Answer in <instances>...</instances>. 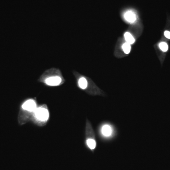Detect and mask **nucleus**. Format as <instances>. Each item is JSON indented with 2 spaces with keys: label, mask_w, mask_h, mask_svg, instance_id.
I'll return each instance as SVG.
<instances>
[{
  "label": "nucleus",
  "mask_w": 170,
  "mask_h": 170,
  "mask_svg": "<svg viewBox=\"0 0 170 170\" xmlns=\"http://www.w3.org/2000/svg\"><path fill=\"white\" fill-rule=\"evenodd\" d=\"M78 85L79 87L82 89H86L87 87L88 82L87 79L84 77H81L78 79Z\"/></svg>",
  "instance_id": "obj_6"
},
{
  "label": "nucleus",
  "mask_w": 170,
  "mask_h": 170,
  "mask_svg": "<svg viewBox=\"0 0 170 170\" xmlns=\"http://www.w3.org/2000/svg\"><path fill=\"white\" fill-rule=\"evenodd\" d=\"M102 134L106 137H109L113 133V129L112 127L108 124H105L102 127Z\"/></svg>",
  "instance_id": "obj_5"
},
{
  "label": "nucleus",
  "mask_w": 170,
  "mask_h": 170,
  "mask_svg": "<svg viewBox=\"0 0 170 170\" xmlns=\"http://www.w3.org/2000/svg\"><path fill=\"white\" fill-rule=\"evenodd\" d=\"M164 36L165 37L168 39H170V32L168 31H166L164 32Z\"/></svg>",
  "instance_id": "obj_11"
},
{
  "label": "nucleus",
  "mask_w": 170,
  "mask_h": 170,
  "mask_svg": "<svg viewBox=\"0 0 170 170\" xmlns=\"http://www.w3.org/2000/svg\"><path fill=\"white\" fill-rule=\"evenodd\" d=\"M131 49V44H128V43H125L122 45V49L126 54H129V53H130Z\"/></svg>",
  "instance_id": "obj_9"
},
{
  "label": "nucleus",
  "mask_w": 170,
  "mask_h": 170,
  "mask_svg": "<svg viewBox=\"0 0 170 170\" xmlns=\"http://www.w3.org/2000/svg\"><path fill=\"white\" fill-rule=\"evenodd\" d=\"M123 15L125 21L129 23H134L137 20V14L136 11L134 9H127L126 11H124Z\"/></svg>",
  "instance_id": "obj_3"
},
{
  "label": "nucleus",
  "mask_w": 170,
  "mask_h": 170,
  "mask_svg": "<svg viewBox=\"0 0 170 170\" xmlns=\"http://www.w3.org/2000/svg\"><path fill=\"white\" fill-rule=\"evenodd\" d=\"M34 116L40 122H46L49 119V113L47 109L44 107L37 108L34 111Z\"/></svg>",
  "instance_id": "obj_2"
},
{
  "label": "nucleus",
  "mask_w": 170,
  "mask_h": 170,
  "mask_svg": "<svg viewBox=\"0 0 170 170\" xmlns=\"http://www.w3.org/2000/svg\"><path fill=\"white\" fill-rule=\"evenodd\" d=\"M44 75L46 76V77H44L43 78L44 82L49 86H58L63 82V79L61 74V72L57 69H49L44 73Z\"/></svg>",
  "instance_id": "obj_1"
},
{
  "label": "nucleus",
  "mask_w": 170,
  "mask_h": 170,
  "mask_svg": "<svg viewBox=\"0 0 170 170\" xmlns=\"http://www.w3.org/2000/svg\"><path fill=\"white\" fill-rule=\"evenodd\" d=\"M124 37L127 43L128 44H133L135 42V39L129 33L126 32L124 34Z\"/></svg>",
  "instance_id": "obj_7"
},
{
  "label": "nucleus",
  "mask_w": 170,
  "mask_h": 170,
  "mask_svg": "<svg viewBox=\"0 0 170 170\" xmlns=\"http://www.w3.org/2000/svg\"><path fill=\"white\" fill-rule=\"evenodd\" d=\"M87 144L88 147H89L90 149H94L96 147L97 145L96 139H87Z\"/></svg>",
  "instance_id": "obj_8"
},
{
  "label": "nucleus",
  "mask_w": 170,
  "mask_h": 170,
  "mask_svg": "<svg viewBox=\"0 0 170 170\" xmlns=\"http://www.w3.org/2000/svg\"><path fill=\"white\" fill-rule=\"evenodd\" d=\"M160 48L161 49L162 51L163 52H166L168 50V44L165 42H161V43L159 44Z\"/></svg>",
  "instance_id": "obj_10"
},
{
  "label": "nucleus",
  "mask_w": 170,
  "mask_h": 170,
  "mask_svg": "<svg viewBox=\"0 0 170 170\" xmlns=\"http://www.w3.org/2000/svg\"><path fill=\"white\" fill-rule=\"evenodd\" d=\"M22 110L30 112H34L37 109V104L33 99H29L25 102L21 106Z\"/></svg>",
  "instance_id": "obj_4"
}]
</instances>
